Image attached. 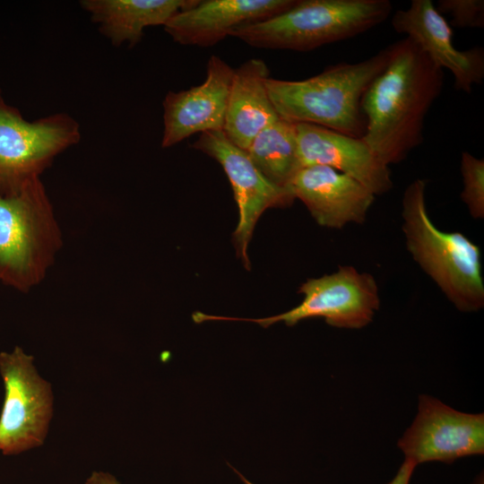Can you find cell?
Returning a JSON list of instances; mask_svg holds the SVG:
<instances>
[{
    "label": "cell",
    "mask_w": 484,
    "mask_h": 484,
    "mask_svg": "<svg viewBox=\"0 0 484 484\" xmlns=\"http://www.w3.org/2000/svg\"><path fill=\"white\" fill-rule=\"evenodd\" d=\"M234 471L237 472L240 480L244 484H254L251 481H249L247 479H246L240 472H238L237 470L234 469Z\"/></svg>",
    "instance_id": "23"
},
{
    "label": "cell",
    "mask_w": 484,
    "mask_h": 484,
    "mask_svg": "<svg viewBox=\"0 0 484 484\" xmlns=\"http://www.w3.org/2000/svg\"><path fill=\"white\" fill-rule=\"evenodd\" d=\"M85 484H120L111 474L102 471H94L86 480Z\"/></svg>",
    "instance_id": "22"
},
{
    "label": "cell",
    "mask_w": 484,
    "mask_h": 484,
    "mask_svg": "<svg viewBox=\"0 0 484 484\" xmlns=\"http://www.w3.org/2000/svg\"><path fill=\"white\" fill-rule=\"evenodd\" d=\"M424 179L408 185L402 200V229L413 260L462 312L484 306L480 247L459 231H444L430 219Z\"/></svg>",
    "instance_id": "3"
},
{
    "label": "cell",
    "mask_w": 484,
    "mask_h": 484,
    "mask_svg": "<svg viewBox=\"0 0 484 484\" xmlns=\"http://www.w3.org/2000/svg\"><path fill=\"white\" fill-rule=\"evenodd\" d=\"M269 78L268 66L260 58H250L234 68L222 131L244 151L264 128L280 118L268 94Z\"/></svg>",
    "instance_id": "16"
},
{
    "label": "cell",
    "mask_w": 484,
    "mask_h": 484,
    "mask_svg": "<svg viewBox=\"0 0 484 484\" xmlns=\"http://www.w3.org/2000/svg\"><path fill=\"white\" fill-rule=\"evenodd\" d=\"M461 199L474 219L484 218V160L463 151L461 157Z\"/></svg>",
    "instance_id": "19"
},
{
    "label": "cell",
    "mask_w": 484,
    "mask_h": 484,
    "mask_svg": "<svg viewBox=\"0 0 484 484\" xmlns=\"http://www.w3.org/2000/svg\"><path fill=\"white\" fill-rule=\"evenodd\" d=\"M389 48V59L362 99V139L387 166L424 141L425 118L444 87V72L410 38Z\"/></svg>",
    "instance_id": "1"
},
{
    "label": "cell",
    "mask_w": 484,
    "mask_h": 484,
    "mask_svg": "<svg viewBox=\"0 0 484 484\" xmlns=\"http://www.w3.org/2000/svg\"><path fill=\"white\" fill-rule=\"evenodd\" d=\"M246 152L266 178L289 188L299 169L295 123L280 117L253 139Z\"/></svg>",
    "instance_id": "18"
},
{
    "label": "cell",
    "mask_w": 484,
    "mask_h": 484,
    "mask_svg": "<svg viewBox=\"0 0 484 484\" xmlns=\"http://www.w3.org/2000/svg\"><path fill=\"white\" fill-rule=\"evenodd\" d=\"M437 11L451 16V24L456 28H483V0H440Z\"/></svg>",
    "instance_id": "20"
},
{
    "label": "cell",
    "mask_w": 484,
    "mask_h": 484,
    "mask_svg": "<svg viewBox=\"0 0 484 484\" xmlns=\"http://www.w3.org/2000/svg\"><path fill=\"white\" fill-rule=\"evenodd\" d=\"M197 1L82 0L80 5L114 47L126 43L134 48L142 40L145 28L164 26L176 13Z\"/></svg>",
    "instance_id": "17"
},
{
    "label": "cell",
    "mask_w": 484,
    "mask_h": 484,
    "mask_svg": "<svg viewBox=\"0 0 484 484\" xmlns=\"http://www.w3.org/2000/svg\"><path fill=\"white\" fill-rule=\"evenodd\" d=\"M80 140V125L69 114L28 121L7 103L0 89V186L40 177L59 154Z\"/></svg>",
    "instance_id": "7"
},
{
    "label": "cell",
    "mask_w": 484,
    "mask_h": 484,
    "mask_svg": "<svg viewBox=\"0 0 484 484\" xmlns=\"http://www.w3.org/2000/svg\"><path fill=\"white\" fill-rule=\"evenodd\" d=\"M389 48L357 63H339L300 81L269 78L271 101L282 119L307 123L362 138L367 120L362 99L385 68Z\"/></svg>",
    "instance_id": "2"
},
{
    "label": "cell",
    "mask_w": 484,
    "mask_h": 484,
    "mask_svg": "<svg viewBox=\"0 0 484 484\" xmlns=\"http://www.w3.org/2000/svg\"><path fill=\"white\" fill-rule=\"evenodd\" d=\"M391 11L389 0H297L287 11L229 36L258 48L310 51L366 32Z\"/></svg>",
    "instance_id": "5"
},
{
    "label": "cell",
    "mask_w": 484,
    "mask_h": 484,
    "mask_svg": "<svg viewBox=\"0 0 484 484\" xmlns=\"http://www.w3.org/2000/svg\"><path fill=\"white\" fill-rule=\"evenodd\" d=\"M297 0H198L163 26L172 39L186 46L210 48L243 25L276 16Z\"/></svg>",
    "instance_id": "14"
},
{
    "label": "cell",
    "mask_w": 484,
    "mask_h": 484,
    "mask_svg": "<svg viewBox=\"0 0 484 484\" xmlns=\"http://www.w3.org/2000/svg\"><path fill=\"white\" fill-rule=\"evenodd\" d=\"M233 74L234 68L212 55L200 85L166 94L162 148L172 147L197 133L223 130Z\"/></svg>",
    "instance_id": "12"
},
{
    "label": "cell",
    "mask_w": 484,
    "mask_h": 484,
    "mask_svg": "<svg viewBox=\"0 0 484 484\" xmlns=\"http://www.w3.org/2000/svg\"><path fill=\"white\" fill-rule=\"evenodd\" d=\"M416 467L414 462L404 459L395 476L388 484H410Z\"/></svg>",
    "instance_id": "21"
},
{
    "label": "cell",
    "mask_w": 484,
    "mask_h": 484,
    "mask_svg": "<svg viewBox=\"0 0 484 484\" xmlns=\"http://www.w3.org/2000/svg\"><path fill=\"white\" fill-rule=\"evenodd\" d=\"M398 446L405 460L422 462L455 460L484 453V415L456 411L428 394L419 397L418 412Z\"/></svg>",
    "instance_id": "10"
},
{
    "label": "cell",
    "mask_w": 484,
    "mask_h": 484,
    "mask_svg": "<svg viewBox=\"0 0 484 484\" xmlns=\"http://www.w3.org/2000/svg\"><path fill=\"white\" fill-rule=\"evenodd\" d=\"M391 23L396 32L405 34L437 66L454 75L456 90L471 93L482 82L483 48L457 49L450 24L431 0H412L408 8L393 13Z\"/></svg>",
    "instance_id": "11"
},
{
    "label": "cell",
    "mask_w": 484,
    "mask_h": 484,
    "mask_svg": "<svg viewBox=\"0 0 484 484\" xmlns=\"http://www.w3.org/2000/svg\"><path fill=\"white\" fill-rule=\"evenodd\" d=\"M62 234L39 177L0 186V283L27 292L46 277Z\"/></svg>",
    "instance_id": "4"
},
{
    "label": "cell",
    "mask_w": 484,
    "mask_h": 484,
    "mask_svg": "<svg viewBox=\"0 0 484 484\" xmlns=\"http://www.w3.org/2000/svg\"><path fill=\"white\" fill-rule=\"evenodd\" d=\"M4 401L0 416V450L17 454L44 443L53 414L51 386L38 373L33 357L20 347L0 353Z\"/></svg>",
    "instance_id": "8"
},
{
    "label": "cell",
    "mask_w": 484,
    "mask_h": 484,
    "mask_svg": "<svg viewBox=\"0 0 484 484\" xmlns=\"http://www.w3.org/2000/svg\"><path fill=\"white\" fill-rule=\"evenodd\" d=\"M295 125L299 169L315 165L330 167L355 179L376 196L392 189L389 166L362 138L313 124Z\"/></svg>",
    "instance_id": "13"
},
{
    "label": "cell",
    "mask_w": 484,
    "mask_h": 484,
    "mask_svg": "<svg viewBox=\"0 0 484 484\" xmlns=\"http://www.w3.org/2000/svg\"><path fill=\"white\" fill-rule=\"evenodd\" d=\"M192 147L217 160L229 179L239 211L233 241L237 255L249 271L247 247L259 217L269 208L290 205L295 197L290 188L276 186L266 178L246 151L232 143L223 131L200 134Z\"/></svg>",
    "instance_id": "9"
},
{
    "label": "cell",
    "mask_w": 484,
    "mask_h": 484,
    "mask_svg": "<svg viewBox=\"0 0 484 484\" xmlns=\"http://www.w3.org/2000/svg\"><path fill=\"white\" fill-rule=\"evenodd\" d=\"M289 188L320 226L330 229L363 223L376 198L355 179L321 165L298 169Z\"/></svg>",
    "instance_id": "15"
},
{
    "label": "cell",
    "mask_w": 484,
    "mask_h": 484,
    "mask_svg": "<svg viewBox=\"0 0 484 484\" xmlns=\"http://www.w3.org/2000/svg\"><path fill=\"white\" fill-rule=\"evenodd\" d=\"M304 295L302 302L290 310L264 318L220 316L195 312L194 320L253 322L266 328L283 322L293 326L301 320L323 317L333 327L360 329L373 321L380 307L377 283L373 275L360 272L350 265H342L331 274L308 279L298 290Z\"/></svg>",
    "instance_id": "6"
}]
</instances>
